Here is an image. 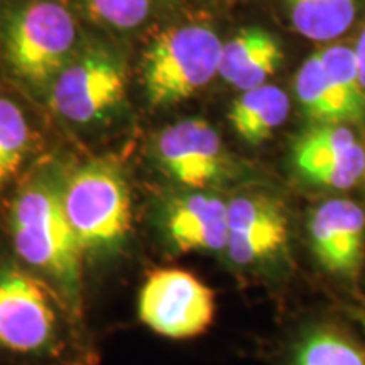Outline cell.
Masks as SVG:
<instances>
[{"label": "cell", "instance_id": "obj_1", "mask_svg": "<svg viewBox=\"0 0 365 365\" xmlns=\"http://www.w3.org/2000/svg\"><path fill=\"white\" fill-rule=\"evenodd\" d=\"M11 225L22 261L48 274L71 307L78 308L85 252L68 222L61 195L43 182L29 185L14 202Z\"/></svg>", "mask_w": 365, "mask_h": 365}, {"label": "cell", "instance_id": "obj_2", "mask_svg": "<svg viewBox=\"0 0 365 365\" xmlns=\"http://www.w3.org/2000/svg\"><path fill=\"white\" fill-rule=\"evenodd\" d=\"M61 202L86 254L112 252L130 230V195L122 173L108 163H88L68 178Z\"/></svg>", "mask_w": 365, "mask_h": 365}, {"label": "cell", "instance_id": "obj_3", "mask_svg": "<svg viewBox=\"0 0 365 365\" xmlns=\"http://www.w3.org/2000/svg\"><path fill=\"white\" fill-rule=\"evenodd\" d=\"M222 41L210 27L190 24L159 34L144 58L149 103L164 107L191 97L218 75Z\"/></svg>", "mask_w": 365, "mask_h": 365}, {"label": "cell", "instance_id": "obj_4", "mask_svg": "<svg viewBox=\"0 0 365 365\" xmlns=\"http://www.w3.org/2000/svg\"><path fill=\"white\" fill-rule=\"evenodd\" d=\"M71 14L49 0H38L14 12L7 26L6 54L12 70L34 85L58 76L75 44Z\"/></svg>", "mask_w": 365, "mask_h": 365}, {"label": "cell", "instance_id": "obj_5", "mask_svg": "<svg viewBox=\"0 0 365 365\" xmlns=\"http://www.w3.org/2000/svg\"><path fill=\"white\" fill-rule=\"evenodd\" d=\"M139 318L158 335L173 340L205 333L215 317V294L202 279L182 269H159L139 294Z\"/></svg>", "mask_w": 365, "mask_h": 365}, {"label": "cell", "instance_id": "obj_6", "mask_svg": "<svg viewBox=\"0 0 365 365\" xmlns=\"http://www.w3.org/2000/svg\"><path fill=\"white\" fill-rule=\"evenodd\" d=\"M58 314L48 289L21 269L0 271V346L38 354L53 344Z\"/></svg>", "mask_w": 365, "mask_h": 365}, {"label": "cell", "instance_id": "obj_7", "mask_svg": "<svg viewBox=\"0 0 365 365\" xmlns=\"http://www.w3.org/2000/svg\"><path fill=\"white\" fill-rule=\"evenodd\" d=\"M125 95L120 63L103 51H88L58 73L51 103L59 115L90 124L112 112Z\"/></svg>", "mask_w": 365, "mask_h": 365}, {"label": "cell", "instance_id": "obj_8", "mask_svg": "<svg viewBox=\"0 0 365 365\" xmlns=\"http://www.w3.org/2000/svg\"><path fill=\"white\" fill-rule=\"evenodd\" d=\"M156 150L163 170L188 188H207L227 168L220 135L203 118H186L166 127Z\"/></svg>", "mask_w": 365, "mask_h": 365}, {"label": "cell", "instance_id": "obj_9", "mask_svg": "<svg viewBox=\"0 0 365 365\" xmlns=\"http://www.w3.org/2000/svg\"><path fill=\"white\" fill-rule=\"evenodd\" d=\"M287 218L266 195H240L228 202L227 254L237 266L267 261L286 247Z\"/></svg>", "mask_w": 365, "mask_h": 365}, {"label": "cell", "instance_id": "obj_10", "mask_svg": "<svg viewBox=\"0 0 365 365\" xmlns=\"http://www.w3.org/2000/svg\"><path fill=\"white\" fill-rule=\"evenodd\" d=\"M313 252L327 271L352 276L365 250V212L350 200H328L309 220Z\"/></svg>", "mask_w": 365, "mask_h": 365}, {"label": "cell", "instance_id": "obj_11", "mask_svg": "<svg viewBox=\"0 0 365 365\" xmlns=\"http://www.w3.org/2000/svg\"><path fill=\"white\" fill-rule=\"evenodd\" d=\"M164 227L181 252H220L228 240V203L208 193L178 196L168 207Z\"/></svg>", "mask_w": 365, "mask_h": 365}, {"label": "cell", "instance_id": "obj_12", "mask_svg": "<svg viewBox=\"0 0 365 365\" xmlns=\"http://www.w3.org/2000/svg\"><path fill=\"white\" fill-rule=\"evenodd\" d=\"M282 58L279 41L267 31L250 27L223 44L218 75L235 88L247 91L266 85L281 66Z\"/></svg>", "mask_w": 365, "mask_h": 365}, {"label": "cell", "instance_id": "obj_13", "mask_svg": "<svg viewBox=\"0 0 365 365\" xmlns=\"http://www.w3.org/2000/svg\"><path fill=\"white\" fill-rule=\"evenodd\" d=\"M289 113V98L274 85H261L247 90L232 103L228 120L240 139L261 144L277 127L284 124Z\"/></svg>", "mask_w": 365, "mask_h": 365}, {"label": "cell", "instance_id": "obj_14", "mask_svg": "<svg viewBox=\"0 0 365 365\" xmlns=\"http://www.w3.org/2000/svg\"><path fill=\"white\" fill-rule=\"evenodd\" d=\"M293 27L312 41L340 38L357 19L362 0H282Z\"/></svg>", "mask_w": 365, "mask_h": 365}, {"label": "cell", "instance_id": "obj_15", "mask_svg": "<svg viewBox=\"0 0 365 365\" xmlns=\"http://www.w3.org/2000/svg\"><path fill=\"white\" fill-rule=\"evenodd\" d=\"M359 145L357 137L341 124H314L303 132L293 145V161L298 173L308 181L319 171L340 161Z\"/></svg>", "mask_w": 365, "mask_h": 365}, {"label": "cell", "instance_id": "obj_16", "mask_svg": "<svg viewBox=\"0 0 365 365\" xmlns=\"http://www.w3.org/2000/svg\"><path fill=\"white\" fill-rule=\"evenodd\" d=\"M296 97L301 110L313 124H344L349 112L328 80L319 51L309 56L296 75Z\"/></svg>", "mask_w": 365, "mask_h": 365}, {"label": "cell", "instance_id": "obj_17", "mask_svg": "<svg viewBox=\"0 0 365 365\" xmlns=\"http://www.w3.org/2000/svg\"><path fill=\"white\" fill-rule=\"evenodd\" d=\"M322 63L333 90L336 91L344 107L349 112L350 120H360L365 117V86L360 80V73L355 59L354 48L344 44H333L319 51Z\"/></svg>", "mask_w": 365, "mask_h": 365}, {"label": "cell", "instance_id": "obj_18", "mask_svg": "<svg viewBox=\"0 0 365 365\" xmlns=\"http://www.w3.org/2000/svg\"><path fill=\"white\" fill-rule=\"evenodd\" d=\"M29 139V125L21 108L11 100L0 98V190L24 163Z\"/></svg>", "mask_w": 365, "mask_h": 365}, {"label": "cell", "instance_id": "obj_19", "mask_svg": "<svg viewBox=\"0 0 365 365\" xmlns=\"http://www.w3.org/2000/svg\"><path fill=\"white\" fill-rule=\"evenodd\" d=\"M296 365H365V352L335 333L319 331L299 346Z\"/></svg>", "mask_w": 365, "mask_h": 365}, {"label": "cell", "instance_id": "obj_20", "mask_svg": "<svg viewBox=\"0 0 365 365\" xmlns=\"http://www.w3.org/2000/svg\"><path fill=\"white\" fill-rule=\"evenodd\" d=\"M88 14L115 29H134L148 19L150 0H85Z\"/></svg>", "mask_w": 365, "mask_h": 365}, {"label": "cell", "instance_id": "obj_21", "mask_svg": "<svg viewBox=\"0 0 365 365\" xmlns=\"http://www.w3.org/2000/svg\"><path fill=\"white\" fill-rule=\"evenodd\" d=\"M354 53H355V59H357L360 80H362V85L365 86V29L362 31V34L359 36L357 43H355Z\"/></svg>", "mask_w": 365, "mask_h": 365}]
</instances>
